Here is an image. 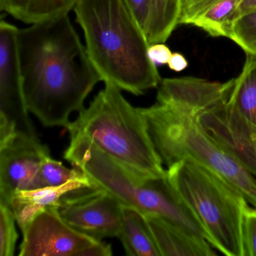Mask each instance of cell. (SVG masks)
Returning <instances> with one entry per match:
<instances>
[{
    "mask_svg": "<svg viewBox=\"0 0 256 256\" xmlns=\"http://www.w3.org/2000/svg\"><path fill=\"white\" fill-rule=\"evenodd\" d=\"M24 94L30 113L46 127H66L102 82L68 14L18 30Z\"/></svg>",
    "mask_w": 256,
    "mask_h": 256,
    "instance_id": "obj_1",
    "label": "cell"
},
{
    "mask_svg": "<svg viewBox=\"0 0 256 256\" xmlns=\"http://www.w3.org/2000/svg\"><path fill=\"white\" fill-rule=\"evenodd\" d=\"M74 11L88 56L104 84L136 96L160 86L146 34L126 0H79Z\"/></svg>",
    "mask_w": 256,
    "mask_h": 256,
    "instance_id": "obj_2",
    "label": "cell"
},
{
    "mask_svg": "<svg viewBox=\"0 0 256 256\" xmlns=\"http://www.w3.org/2000/svg\"><path fill=\"white\" fill-rule=\"evenodd\" d=\"M163 164L194 162L238 188L256 208V178L220 148L197 120L198 110L172 78L161 80L155 104L140 108Z\"/></svg>",
    "mask_w": 256,
    "mask_h": 256,
    "instance_id": "obj_3",
    "label": "cell"
},
{
    "mask_svg": "<svg viewBox=\"0 0 256 256\" xmlns=\"http://www.w3.org/2000/svg\"><path fill=\"white\" fill-rule=\"evenodd\" d=\"M64 156L121 204L137 208L144 214L161 216L209 242L208 232L175 190L167 172L162 176L142 174L116 161L82 136H70Z\"/></svg>",
    "mask_w": 256,
    "mask_h": 256,
    "instance_id": "obj_4",
    "label": "cell"
},
{
    "mask_svg": "<svg viewBox=\"0 0 256 256\" xmlns=\"http://www.w3.org/2000/svg\"><path fill=\"white\" fill-rule=\"evenodd\" d=\"M66 128L70 136L85 138L132 170L149 176L167 172L140 108L133 107L112 84H106L88 108Z\"/></svg>",
    "mask_w": 256,
    "mask_h": 256,
    "instance_id": "obj_5",
    "label": "cell"
},
{
    "mask_svg": "<svg viewBox=\"0 0 256 256\" xmlns=\"http://www.w3.org/2000/svg\"><path fill=\"white\" fill-rule=\"evenodd\" d=\"M169 180L208 232L209 242L227 256H242V193L209 169L182 160L167 169Z\"/></svg>",
    "mask_w": 256,
    "mask_h": 256,
    "instance_id": "obj_6",
    "label": "cell"
},
{
    "mask_svg": "<svg viewBox=\"0 0 256 256\" xmlns=\"http://www.w3.org/2000/svg\"><path fill=\"white\" fill-rule=\"evenodd\" d=\"M172 79L196 106L198 121L206 134L256 178V134L229 102L234 79L226 83L194 77Z\"/></svg>",
    "mask_w": 256,
    "mask_h": 256,
    "instance_id": "obj_7",
    "label": "cell"
},
{
    "mask_svg": "<svg viewBox=\"0 0 256 256\" xmlns=\"http://www.w3.org/2000/svg\"><path fill=\"white\" fill-rule=\"evenodd\" d=\"M18 29L0 23V140L17 134L37 136L24 94L18 46Z\"/></svg>",
    "mask_w": 256,
    "mask_h": 256,
    "instance_id": "obj_8",
    "label": "cell"
},
{
    "mask_svg": "<svg viewBox=\"0 0 256 256\" xmlns=\"http://www.w3.org/2000/svg\"><path fill=\"white\" fill-rule=\"evenodd\" d=\"M56 209L68 226L96 240L118 238L120 232L122 204L94 184L68 192Z\"/></svg>",
    "mask_w": 256,
    "mask_h": 256,
    "instance_id": "obj_9",
    "label": "cell"
},
{
    "mask_svg": "<svg viewBox=\"0 0 256 256\" xmlns=\"http://www.w3.org/2000/svg\"><path fill=\"white\" fill-rule=\"evenodd\" d=\"M49 156L37 136L17 133L0 140V202L19 190L41 188L40 170Z\"/></svg>",
    "mask_w": 256,
    "mask_h": 256,
    "instance_id": "obj_10",
    "label": "cell"
},
{
    "mask_svg": "<svg viewBox=\"0 0 256 256\" xmlns=\"http://www.w3.org/2000/svg\"><path fill=\"white\" fill-rule=\"evenodd\" d=\"M22 234L20 256H79L97 241L68 226L56 208L40 212Z\"/></svg>",
    "mask_w": 256,
    "mask_h": 256,
    "instance_id": "obj_11",
    "label": "cell"
},
{
    "mask_svg": "<svg viewBox=\"0 0 256 256\" xmlns=\"http://www.w3.org/2000/svg\"><path fill=\"white\" fill-rule=\"evenodd\" d=\"M92 185L94 184L85 175L84 178L73 180L59 186L19 190L13 193L8 202L2 204L11 208L16 222L23 232L40 212L48 208H58L64 194L76 188Z\"/></svg>",
    "mask_w": 256,
    "mask_h": 256,
    "instance_id": "obj_12",
    "label": "cell"
},
{
    "mask_svg": "<svg viewBox=\"0 0 256 256\" xmlns=\"http://www.w3.org/2000/svg\"><path fill=\"white\" fill-rule=\"evenodd\" d=\"M144 216L162 256L216 254L212 245L204 238L190 233L157 214H145Z\"/></svg>",
    "mask_w": 256,
    "mask_h": 256,
    "instance_id": "obj_13",
    "label": "cell"
},
{
    "mask_svg": "<svg viewBox=\"0 0 256 256\" xmlns=\"http://www.w3.org/2000/svg\"><path fill=\"white\" fill-rule=\"evenodd\" d=\"M130 256H162L144 214L122 204V224L118 236Z\"/></svg>",
    "mask_w": 256,
    "mask_h": 256,
    "instance_id": "obj_14",
    "label": "cell"
},
{
    "mask_svg": "<svg viewBox=\"0 0 256 256\" xmlns=\"http://www.w3.org/2000/svg\"><path fill=\"white\" fill-rule=\"evenodd\" d=\"M79 0H0L1 10L16 20L34 25L66 16Z\"/></svg>",
    "mask_w": 256,
    "mask_h": 256,
    "instance_id": "obj_15",
    "label": "cell"
},
{
    "mask_svg": "<svg viewBox=\"0 0 256 256\" xmlns=\"http://www.w3.org/2000/svg\"><path fill=\"white\" fill-rule=\"evenodd\" d=\"M246 55L242 72L234 79L228 100L256 134V56Z\"/></svg>",
    "mask_w": 256,
    "mask_h": 256,
    "instance_id": "obj_16",
    "label": "cell"
},
{
    "mask_svg": "<svg viewBox=\"0 0 256 256\" xmlns=\"http://www.w3.org/2000/svg\"><path fill=\"white\" fill-rule=\"evenodd\" d=\"M181 0H149L146 36L150 44L164 43L179 25Z\"/></svg>",
    "mask_w": 256,
    "mask_h": 256,
    "instance_id": "obj_17",
    "label": "cell"
},
{
    "mask_svg": "<svg viewBox=\"0 0 256 256\" xmlns=\"http://www.w3.org/2000/svg\"><path fill=\"white\" fill-rule=\"evenodd\" d=\"M244 0H220L200 16L193 26L214 37L228 36L229 30Z\"/></svg>",
    "mask_w": 256,
    "mask_h": 256,
    "instance_id": "obj_18",
    "label": "cell"
},
{
    "mask_svg": "<svg viewBox=\"0 0 256 256\" xmlns=\"http://www.w3.org/2000/svg\"><path fill=\"white\" fill-rule=\"evenodd\" d=\"M228 38L246 54L256 56V10L236 18L230 25Z\"/></svg>",
    "mask_w": 256,
    "mask_h": 256,
    "instance_id": "obj_19",
    "label": "cell"
},
{
    "mask_svg": "<svg viewBox=\"0 0 256 256\" xmlns=\"http://www.w3.org/2000/svg\"><path fill=\"white\" fill-rule=\"evenodd\" d=\"M85 174L78 168L70 169L61 162L48 156L42 164L40 180L42 187L59 186L73 180L84 178Z\"/></svg>",
    "mask_w": 256,
    "mask_h": 256,
    "instance_id": "obj_20",
    "label": "cell"
},
{
    "mask_svg": "<svg viewBox=\"0 0 256 256\" xmlns=\"http://www.w3.org/2000/svg\"><path fill=\"white\" fill-rule=\"evenodd\" d=\"M16 217L11 208L0 203V256H13L17 244Z\"/></svg>",
    "mask_w": 256,
    "mask_h": 256,
    "instance_id": "obj_21",
    "label": "cell"
},
{
    "mask_svg": "<svg viewBox=\"0 0 256 256\" xmlns=\"http://www.w3.org/2000/svg\"><path fill=\"white\" fill-rule=\"evenodd\" d=\"M242 256H256V208L248 204L242 214Z\"/></svg>",
    "mask_w": 256,
    "mask_h": 256,
    "instance_id": "obj_22",
    "label": "cell"
},
{
    "mask_svg": "<svg viewBox=\"0 0 256 256\" xmlns=\"http://www.w3.org/2000/svg\"><path fill=\"white\" fill-rule=\"evenodd\" d=\"M220 0H181L179 24H191Z\"/></svg>",
    "mask_w": 256,
    "mask_h": 256,
    "instance_id": "obj_23",
    "label": "cell"
},
{
    "mask_svg": "<svg viewBox=\"0 0 256 256\" xmlns=\"http://www.w3.org/2000/svg\"><path fill=\"white\" fill-rule=\"evenodd\" d=\"M140 28L146 32L149 13V0H126Z\"/></svg>",
    "mask_w": 256,
    "mask_h": 256,
    "instance_id": "obj_24",
    "label": "cell"
},
{
    "mask_svg": "<svg viewBox=\"0 0 256 256\" xmlns=\"http://www.w3.org/2000/svg\"><path fill=\"white\" fill-rule=\"evenodd\" d=\"M172 53L164 43L150 44L148 55L150 59L155 64H168Z\"/></svg>",
    "mask_w": 256,
    "mask_h": 256,
    "instance_id": "obj_25",
    "label": "cell"
},
{
    "mask_svg": "<svg viewBox=\"0 0 256 256\" xmlns=\"http://www.w3.org/2000/svg\"><path fill=\"white\" fill-rule=\"evenodd\" d=\"M113 254L112 245L102 240H97L79 256H110Z\"/></svg>",
    "mask_w": 256,
    "mask_h": 256,
    "instance_id": "obj_26",
    "label": "cell"
},
{
    "mask_svg": "<svg viewBox=\"0 0 256 256\" xmlns=\"http://www.w3.org/2000/svg\"><path fill=\"white\" fill-rule=\"evenodd\" d=\"M169 68L174 72L182 71L188 66V61L184 55L180 53H172L170 60L168 62Z\"/></svg>",
    "mask_w": 256,
    "mask_h": 256,
    "instance_id": "obj_27",
    "label": "cell"
},
{
    "mask_svg": "<svg viewBox=\"0 0 256 256\" xmlns=\"http://www.w3.org/2000/svg\"><path fill=\"white\" fill-rule=\"evenodd\" d=\"M254 10H256V0H244L238 8L235 19L245 13L254 11Z\"/></svg>",
    "mask_w": 256,
    "mask_h": 256,
    "instance_id": "obj_28",
    "label": "cell"
}]
</instances>
